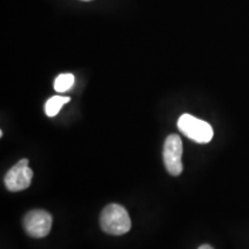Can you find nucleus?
<instances>
[{
    "mask_svg": "<svg viewBox=\"0 0 249 249\" xmlns=\"http://www.w3.org/2000/svg\"><path fill=\"white\" fill-rule=\"evenodd\" d=\"M198 249H213V248L209 245H202L201 247H198Z\"/></svg>",
    "mask_w": 249,
    "mask_h": 249,
    "instance_id": "nucleus-8",
    "label": "nucleus"
},
{
    "mask_svg": "<svg viewBox=\"0 0 249 249\" xmlns=\"http://www.w3.org/2000/svg\"><path fill=\"white\" fill-rule=\"evenodd\" d=\"M22 225L28 235L33 238H44L51 231L52 216L45 210H31L23 217Z\"/></svg>",
    "mask_w": 249,
    "mask_h": 249,
    "instance_id": "nucleus-5",
    "label": "nucleus"
},
{
    "mask_svg": "<svg viewBox=\"0 0 249 249\" xmlns=\"http://www.w3.org/2000/svg\"><path fill=\"white\" fill-rule=\"evenodd\" d=\"M33 177L34 172L29 167V160L23 158L6 173L4 178L5 187L9 192L24 191L30 186Z\"/></svg>",
    "mask_w": 249,
    "mask_h": 249,
    "instance_id": "nucleus-4",
    "label": "nucleus"
},
{
    "mask_svg": "<svg viewBox=\"0 0 249 249\" xmlns=\"http://www.w3.org/2000/svg\"><path fill=\"white\" fill-rule=\"evenodd\" d=\"M71 101L70 97H64V96H53L46 102L45 104V113L48 117L57 116L60 108Z\"/></svg>",
    "mask_w": 249,
    "mask_h": 249,
    "instance_id": "nucleus-6",
    "label": "nucleus"
},
{
    "mask_svg": "<svg viewBox=\"0 0 249 249\" xmlns=\"http://www.w3.org/2000/svg\"><path fill=\"white\" fill-rule=\"evenodd\" d=\"M83 1H89V0H83Z\"/></svg>",
    "mask_w": 249,
    "mask_h": 249,
    "instance_id": "nucleus-9",
    "label": "nucleus"
},
{
    "mask_svg": "<svg viewBox=\"0 0 249 249\" xmlns=\"http://www.w3.org/2000/svg\"><path fill=\"white\" fill-rule=\"evenodd\" d=\"M178 128L183 135L197 143H209L213 138V127L207 121L185 113L179 118Z\"/></svg>",
    "mask_w": 249,
    "mask_h": 249,
    "instance_id": "nucleus-2",
    "label": "nucleus"
},
{
    "mask_svg": "<svg viewBox=\"0 0 249 249\" xmlns=\"http://www.w3.org/2000/svg\"><path fill=\"white\" fill-rule=\"evenodd\" d=\"M102 230L111 235H123L132 227V220L123 205L112 203L104 208L99 218Z\"/></svg>",
    "mask_w": 249,
    "mask_h": 249,
    "instance_id": "nucleus-1",
    "label": "nucleus"
},
{
    "mask_svg": "<svg viewBox=\"0 0 249 249\" xmlns=\"http://www.w3.org/2000/svg\"><path fill=\"white\" fill-rule=\"evenodd\" d=\"M182 157V141L179 135L171 134L165 140L163 158L167 172L171 176L178 177L182 173L183 166L181 163Z\"/></svg>",
    "mask_w": 249,
    "mask_h": 249,
    "instance_id": "nucleus-3",
    "label": "nucleus"
},
{
    "mask_svg": "<svg viewBox=\"0 0 249 249\" xmlns=\"http://www.w3.org/2000/svg\"><path fill=\"white\" fill-rule=\"evenodd\" d=\"M74 85V75L70 73L60 74L54 80V90L58 92H65Z\"/></svg>",
    "mask_w": 249,
    "mask_h": 249,
    "instance_id": "nucleus-7",
    "label": "nucleus"
}]
</instances>
